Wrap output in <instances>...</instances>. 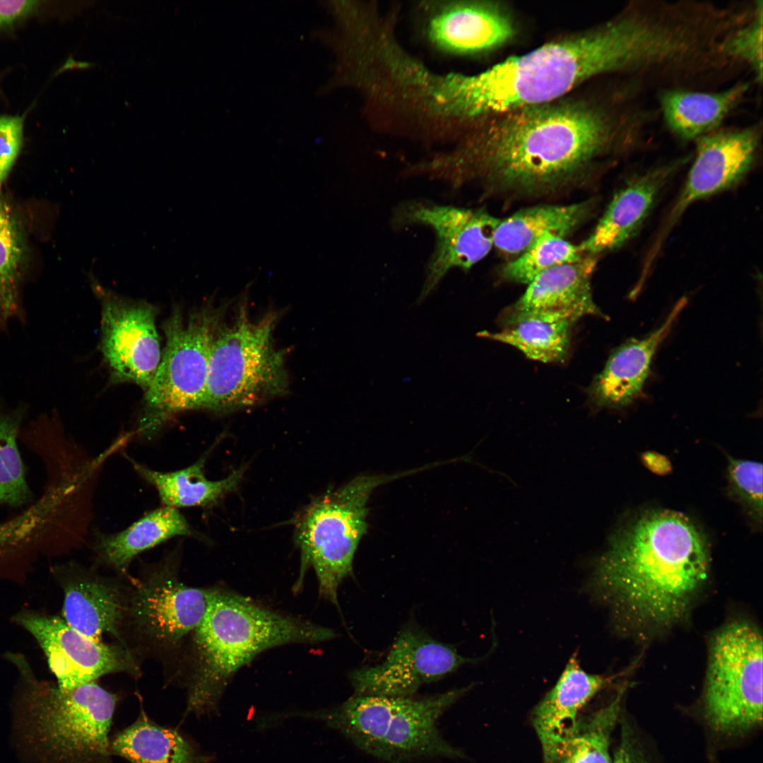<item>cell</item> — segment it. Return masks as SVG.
<instances>
[{"label":"cell","instance_id":"1","mask_svg":"<svg viewBox=\"0 0 763 763\" xmlns=\"http://www.w3.org/2000/svg\"><path fill=\"white\" fill-rule=\"evenodd\" d=\"M453 153L427 161L426 176L458 188L474 184L485 195L527 197L582 180L610 137L593 107L550 102L491 117Z\"/></svg>","mask_w":763,"mask_h":763},{"label":"cell","instance_id":"2","mask_svg":"<svg viewBox=\"0 0 763 763\" xmlns=\"http://www.w3.org/2000/svg\"><path fill=\"white\" fill-rule=\"evenodd\" d=\"M656 44L648 25L627 15L507 59L473 76L453 73L451 117L475 119L554 102L593 76L648 67Z\"/></svg>","mask_w":763,"mask_h":763},{"label":"cell","instance_id":"3","mask_svg":"<svg viewBox=\"0 0 763 763\" xmlns=\"http://www.w3.org/2000/svg\"><path fill=\"white\" fill-rule=\"evenodd\" d=\"M709 544L687 516L648 510L627 522L600 558L593 584L635 627L662 629L680 620L706 582Z\"/></svg>","mask_w":763,"mask_h":763},{"label":"cell","instance_id":"4","mask_svg":"<svg viewBox=\"0 0 763 763\" xmlns=\"http://www.w3.org/2000/svg\"><path fill=\"white\" fill-rule=\"evenodd\" d=\"M328 627L288 615L239 594L215 588L193 632V663L187 712L213 711L231 678L259 653L289 644L331 639Z\"/></svg>","mask_w":763,"mask_h":763},{"label":"cell","instance_id":"5","mask_svg":"<svg viewBox=\"0 0 763 763\" xmlns=\"http://www.w3.org/2000/svg\"><path fill=\"white\" fill-rule=\"evenodd\" d=\"M417 471L360 475L307 505L294 521L295 543L301 556L297 584L307 569L312 568L320 596L338 605L339 586L352 573L355 552L367 531L370 495L379 486Z\"/></svg>","mask_w":763,"mask_h":763},{"label":"cell","instance_id":"6","mask_svg":"<svg viewBox=\"0 0 763 763\" xmlns=\"http://www.w3.org/2000/svg\"><path fill=\"white\" fill-rule=\"evenodd\" d=\"M276 318L252 321L242 304L232 323L220 324L211 348L203 409L238 410L287 391L284 353L273 338Z\"/></svg>","mask_w":763,"mask_h":763},{"label":"cell","instance_id":"7","mask_svg":"<svg viewBox=\"0 0 763 763\" xmlns=\"http://www.w3.org/2000/svg\"><path fill=\"white\" fill-rule=\"evenodd\" d=\"M27 678L23 724L28 736L61 763L105 760L116 697L95 681L61 690Z\"/></svg>","mask_w":763,"mask_h":763},{"label":"cell","instance_id":"8","mask_svg":"<svg viewBox=\"0 0 763 763\" xmlns=\"http://www.w3.org/2000/svg\"><path fill=\"white\" fill-rule=\"evenodd\" d=\"M223 310L207 305L184 317L173 309L163 324L165 346L153 379L145 391L137 427L151 439L176 415L203 409L211 348Z\"/></svg>","mask_w":763,"mask_h":763},{"label":"cell","instance_id":"9","mask_svg":"<svg viewBox=\"0 0 763 763\" xmlns=\"http://www.w3.org/2000/svg\"><path fill=\"white\" fill-rule=\"evenodd\" d=\"M762 638L750 623L721 628L709 645L703 696L705 718L718 734L735 736L762 721Z\"/></svg>","mask_w":763,"mask_h":763},{"label":"cell","instance_id":"10","mask_svg":"<svg viewBox=\"0 0 763 763\" xmlns=\"http://www.w3.org/2000/svg\"><path fill=\"white\" fill-rule=\"evenodd\" d=\"M392 220L396 227L423 225L435 235V247L427 266L419 301L424 300L450 270L468 271L484 259L493 246L495 230L500 221L480 208L421 201L401 203Z\"/></svg>","mask_w":763,"mask_h":763},{"label":"cell","instance_id":"11","mask_svg":"<svg viewBox=\"0 0 763 763\" xmlns=\"http://www.w3.org/2000/svg\"><path fill=\"white\" fill-rule=\"evenodd\" d=\"M90 285L101 304V351L111 379L131 382L146 391L160 362L157 308L146 301L120 296L89 275Z\"/></svg>","mask_w":763,"mask_h":763},{"label":"cell","instance_id":"12","mask_svg":"<svg viewBox=\"0 0 763 763\" xmlns=\"http://www.w3.org/2000/svg\"><path fill=\"white\" fill-rule=\"evenodd\" d=\"M175 553L153 567L128 594L125 620L158 649H170L202 621L215 588L190 587L176 574Z\"/></svg>","mask_w":763,"mask_h":763},{"label":"cell","instance_id":"13","mask_svg":"<svg viewBox=\"0 0 763 763\" xmlns=\"http://www.w3.org/2000/svg\"><path fill=\"white\" fill-rule=\"evenodd\" d=\"M451 645L417 627L404 628L384 660L350 674L355 694L407 697L424 684L437 681L471 662Z\"/></svg>","mask_w":763,"mask_h":763},{"label":"cell","instance_id":"14","mask_svg":"<svg viewBox=\"0 0 763 763\" xmlns=\"http://www.w3.org/2000/svg\"><path fill=\"white\" fill-rule=\"evenodd\" d=\"M18 622L38 641L57 680L71 690L112 673H138V665L124 645L95 641L54 616L23 614Z\"/></svg>","mask_w":763,"mask_h":763},{"label":"cell","instance_id":"15","mask_svg":"<svg viewBox=\"0 0 763 763\" xmlns=\"http://www.w3.org/2000/svg\"><path fill=\"white\" fill-rule=\"evenodd\" d=\"M758 142L757 130L753 128L699 138L695 160L669 214L666 231L690 205L743 179L754 162Z\"/></svg>","mask_w":763,"mask_h":763},{"label":"cell","instance_id":"16","mask_svg":"<svg viewBox=\"0 0 763 763\" xmlns=\"http://www.w3.org/2000/svg\"><path fill=\"white\" fill-rule=\"evenodd\" d=\"M468 690L469 686L419 699L403 697L384 738L380 759L406 763L432 757H464L461 750L442 737L437 722Z\"/></svg>","mask_w":763,"mask_h":763},{"label":"cell","instance_id":"17","mask_svg":"<svg viewBox=\"0 0 763 763\" xmlns=\"http://www.w3.org/2000/svg\"><path fill=\"white\" fill-rule=\"evenodd\" d=\"M427 34L441 51L473 54L502 45L514 34V23L501 6L480 1L443 6L428 20Z\"/></svg>","mask_w":763,"mask_h":763},{"label":"cell","instance_id":"18","mask_svg":"<svg viewBox=\"0 0 763 763\" xmlns=\"http://www.w3.org/2000/svg\"><path fill=\"white\" fill-rule=\"evenodd\" d=\"M679 165L677 162L651 170L617 191L592 233L579 245L582 254L596 256L617 249L633 237Z\"/></svg>","mask_w":763,"mask_h":763},{"label":"cell","instance_id":"19","mask_svg":"<svg viewBox=\"0 0 763 763\" xmlns=\"http://www.w3.org/2000/svg\"><path fill=\"white\" fill-rule=\"evenodd\" d=\"M685 304V300L679 301L657 329L643 338L627 341L612 353L590 389L598 406L625 407L641 395L653 357Z\"/></svg>","mask_w":763,"mask_h":763},{"label":"cell","instance_id":"20","mask_svg":"<svg viewBox=\"0 0 763 763\" xmlns=\"http://www.w3.org/2000/svg\"><path fill=\"white\" fill-rule=\"evenodd\" d=\"M79 573L65 587L63 613L72 628L95 641L105 634L119 637L128 594L108 579L90 571Z\"/></svg>","mask_w":763,"mask_h":763},{"label":"cell","instance_id":"21","mask_svg":"<svg viewBox=\"0 0 763 763\" xmlns=\"http://www.w3.org/2000/svg\"><path fill=\"white\" fill-rule=\"evenodd\" d=\"M596 256L557 266L538 275L503 317L550 310H574L586 315L603 316L593 302L591 278Z\"/></svg>","mask_w":763,"mask_h":763},{"label":"cell","instance_id":"22","mask_svg":"<svg viewBox=\"0 0 763 763\" xmlns=\"http://www.w3.org/2000/svg\"><path fill=\"white\" fill-rule=\"evenodd\" d=\"M612 680L585 671L575 655L570 658L554 687L533 711L532 722L541 745L569 733L584 706Z\"/></svg>","mask_w":763,"mask_h":763},{"label":"cell","instance_id":"23","mask_svg":"<svg viewBox=\"0 0 763 763\" xmlns=\"http://www.w3.org/2000/svg\"><path fill=\"white\" fill-rule=\"evenodd\" d=\"M584 316L574 310L528 312L503 318L506 327L499 331L478 335L512 345L533 360L560 362L569 352L573 324Z\"/></svg>","mask_w":763,"mask_h":763},{"label":"cell","instance_id":"24","mask_svg":"<svg viewBox=\"0 0 763 763\" xmlns=\"http://www.w3.org/2000/svg\"><path fill=\"white\" fill-rule=\"evenodd\" d=\"M178 536L199 537L179 509L162 506L122 531L97 532L94 550L100 562L124 572L138 554Z\"/></svg>","mask_w":763,"mask_h":763},{"label":"cell","instance_id":"25","mask_svg":"<svg viewBox=\"0 0 763 763\" xmlns=\"http://www.w3.org/2000/svg\"><path fill=\"white\" fill-rule=\"evenodd\" d=\"M592 206V203L585 201L521 209L500 220L493 245L504 254L519 256L548 235L564 238L587 218Z\"/></svg>","mask_w":763,"mask_h":763},{"label":"cell","instance_id":"26","mask_svg":"<svg viewBox=\"0 0 763 763\" xmlns=\"http://www.w3.org/2000/svg\"><path fill=\"white\" fill-rule=\"evenodd\" d=\"M403 697L354 694L339 706L304 716L321 720L357 747L380 759L383 743Z\"/></svg>","mask_w":763,"mask_h":763},{"label":"cell","instance_id":"27","mask_svg":"<svg viewBox=\"0 0 763 763\" xmlns=\"http://www.w3.org/2000/svg\"><path fill=\"white\" fill-rule=\"evenodd\" d=\"M206 458L205 454L194 463L170 472L152 470L133 459L129 461L137 473L156 490L163 506L178 509L214 505L239 484L244 468L219 480L207 479L204 473Z\"/></svg>","mask_w":763,"mask_h":763},{"label":"cell","instance_id":"28","mask_svg":"<svg viewBox=\"0 0 763 763\" xmlns=\"http://www.w3.org/2000/svg\"><path fill=\"white\" fill-rule=\"evenodd\" d=\"M747 84L738 83L718 93L668 90L661 98L664 119L678 137L691 140L716 126L740 101Z\"/></svg>","mask_w":763,"mask_h":763},{"label":"cell","instance_id":"29","mask_svg":"<svg viewBox=\"0 0 763 763\" xmlns=\"http://www.w3.org/2000/svg\"><path fill=\"white\" fill-rule=\"evenodd\" d=\"M625 688L605 706L579 720L565 736L542 745L543 763H613L611 736L620 716Z\"/></svg>","mask_w":763,"mask_h":763},{"label":"cell","instance_id":"30","mask_svg":"<svg viewBox=\"0 0 763 763\" xmlns=\"http://www.w3.org/2000/svg\"><path fill=\"white\" fill-rule=\"evenodd\" d=\"M29 249L22 219L13 205L0 194V329L13 319L23 318L20 288L28 261Z\"/></svg>","mask_w":763,"mask_h":763},{"label":"cell","instance_id":"31","mask_svg":"<svg viewBox=\"0 0 763 763\" xmlns=\"http://www.w3.org/2000/svg\"><path fill=\"white\" fill-rule=\"evenodd\" d=\"M110 751L131 763H198L194 750L179 733L146 718L119 733Z\"/></svg>","mask_w":763,"mask_h":763},{"label":"cell","instance_id":"32","mask_svg":"<svg viewBox=\"0 0 763 763\" xmlns=\"http://www.w3.org/2000/svg\"><path fill=\"white\" fill-rule=\"evenodd\" d=\"M24 415L23 406L10 411L0 402V504L14 507L31 499L17 445Z\"/></svg>","mask_w":763,"mask_h":763},{"label":"cell","instance_id":"33","mask_svg":"<svg viewBox=\"0 0 763 763\" xmlns=\"http://www.w3.org/2000/svg\"><path fill=\"white\" fill-rule=\"evenodd\" d=\"M585 254L579 245L563 237L548 235L503 268L502 277L511 282L528 284L552 268L580 260Z\"/></svg>","mask_w":763,"mask_h":763},{"label":"cell","instance_id":"34","mask_svg":"<svg viewBox=\"0 0 763 763\" xmlns=\"http://www.w3.org/2000/svg\"><path fill=\"white\" fill-rule=\"evenodd\" d=\"M728 491L752 519L761 525L762 520V464L728 457Z\"/></svg>","mask_w":763,"mask_h":763},{"label":"cell","instance_id":"35","mask_svg":"<svg viewBox=\"0 0 763 763\" xmlns=\"http://www.w3.org/2000/svg\"><path fill=\"white\" fill-rule=\"evenodd\" d=\"M762 5H757L752 21L723 40L720 51L750 65L756 78H762Z\"/></svg>","mask_w":763,"mask_h":763},{"label":"cell","instance_id":"36","mask_svg":"<svg viewBox=\"0 0 763 763\" xmlns=\"http://www.w3.org/2000/svg\"><path fill=\"white\" fill-rule=\"evenodd\" d=\"M23 121L20 116H0V194L22 147Z\"/></svg>","mask_w":763,"mask_h":763},{"label":"cell","instance_id":"37","mask_svg":"<svg viewBox=\"0 0 763 763\" xmlns=\"http://www.w3.org/2000/svg\"><path fill=\"white\" fill-rule=\"evenodd\" d=\"M31 531L30 522L21 514L0 524V556L28 542Z\"/></svg>","mask_w":763,"mask_h":763},{"label":"cell","instance_id":"38","mask_svg":"<svg viewBox=\"0 0 763 763\" xmlns=\"http://www.w3.org/2000/svg\"><path fill=\"white\" fill-rule=\"evenodd\" d=\"M613 763H650L632 730L627 725L622 728L620 740L613 756Z\"/></svg>","mask_w":763,"mask_h":763},{"label":"cell","instance_id":"39","mask_svg":"<svg viewBox=\"0 0 763 763\" xmlns=\"http://www.w3.org/2000/svg\"><path fill=\"white\" fill-rule=\"evenodd\" d=\"M37 1H0V28L26 16L39 4Z\"/></svg>","mask_w":763,"mask_h":763},{"label":"cell","instance_id":"40","mask_svg":"<svg viewBox=\"0 0 763 763\" xmlns=\"http://www.w3.org/2000/svg\"><path fill=\"white\" fill-rule=\"evenodd\" d=\"M641 460L645 467L656 475H666L672 469L669 459L658 452H644L641 455Z\"/></svg>","mask_w":763,"mask_h":763}]
</instances>
